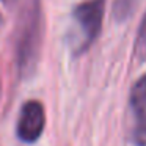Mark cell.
Wrapping results in <instances>:
<instances>
[{
	"label": "cell",
	"mask_w": 146,
	"mask_h": 146,
	"mask_svg": "<svg viewBox=\"0 0 146 146\" xmlns=\"http://www.w3.org/2000/svg\"><path fill=\"white\" fill-rule=\"evenodd\" d=\"M138 5V0H115L113 13L118 21H124L135 11V7Z\"/></svg>",
	"instance_id": "cell-6"
},
{
	"label": "cell",
	"mask_w": 146,
	"mask_h": 146,
	"mask_svg": "<svg viewBox=\"0 0 146 146\" xmlns=\"http://www.w3.org/2000/svg\"><path fill=\"white\" fill-rule=\"evenodd\" d=\"M46 111L39 101H27L19 111L16 132L24 143H35L44 132Z\"/></svg>",
	"instance_id": "cell-3"
},
{
	"label": "cell",
	"mask_w": 146,
	"mask_h": 146,
	"mask_svg": "<svg viewBox=\"0 0 146 146\" xmlns=\"http://www.w3.org/2000/svg\"><path fill=\"white\" fill-rule=\"evenodd\" d=\"M129 107L132 115V143L146 146V74L132 86Z\"/></svg>",
	"instance_id": "cell-4"
},
{
	"label": "cell",
	"mask_w": 146,
	"mask_h": 146,
	"mask_svg": "<svg viewBox=\"0 0 146 146\" xmlns=\"http://www.w3.org/2000/svg\"><path fill=\"white\" fill-rule=\"evenodd\" d=\"M3 25V17H2V14H0V27Z\"/></svg>",
	"instance_id": "cell-7"
},
{
	"label": "cell",
	"mask_w": 146,
	"mask_h": 146,
	"mask_svg": "<svg viewBox=\"0 0 146 146\" xmlns=\"http://www.w3.org/2000/svg\"><path fill=\"white\" fill-rule=\"evenodd\" d=\"M3 2H10V0H3Z\"/></svg>",
	"instance_id": "cell-8"
},
{
	"label": "cell",
	"mask_w": 146,
	"mask_h": 146,
	"mask_svg": "<svg viewBox=\"0 0 146 146\" xmlns=\"http://www.w3.org/2000/svg\"><path fill=\"white\" fill-rule=\"evenodd\" d=\"M105 0H85L72 11L74 25L77 29V41L74 52L77 55L85 52L98 39L104 22Z\"/></svg>",
	"instance_id": "cell-2"
},
{
	"label": "cell",
	"mask_w": 146,
	"mask_h": 146,
	"mask_svg": "<svg viewBox=\"0 0 146 146\" xmlns=\"http://www.w3.org/2000/svg\"><path fill=\"white\" fill-rule=\"evenodd\" d=\"M16 35V61L22 74H30L39 57L41 46V8L39 0H29L19 14Z\"/></svg>",
	"instance_id": "cell-1"
},
{
	"label": "cell",
	"mask_w": 146,
	"mask_h": 146,
	"mask_svg": "<svg viewBox=\"0 0 146 146\" xmlns=\"http://www.w3.org/2000/svg\"><path fill=\"white\" fill-rule=\"evenodd\" d=\"M133 57L140 63L146 61V14L138 27V33H137V38H135V46H133Z\"/></svg>",
	"instance_id": "cell-5"
}]
</instances>
